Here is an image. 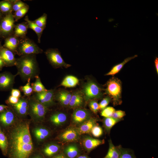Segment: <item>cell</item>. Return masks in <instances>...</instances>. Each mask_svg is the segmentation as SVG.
<instances>
[{
	"label": "cell",
	"mask_w": 158,
	"mask_h": 158,
	"mask_svg": "<svg viewBox=\"0 0 158 158\" xmlns=\"http://www.w3.org/2000/svg\"><path fill=\"white\" fill-rule=\"evenodd\" d=\"M10 158H28L33 149L29 126L27 123L17 125L10 135Z\"/></svg>",
	"instance_id": "obj_1"
},
{
	"label": "cell",
	"mask_w": 158,
	"mask_h": 158,
	"mask_svg": "<svg viewBox=\"0 0 158 158\" xmlns=\"http://www.w3.org/2000/svg\"><path fill=\"white\" fill-rule=\"evenodd\" d=\"M15 66L17 70L16 75H19L24 81L38 75L39 68L36 54H29L16 58Z\"/></svg>",
	"instance_id": "obj_2"
},
{
	"label": "cell",
	"mask_w": 158,
	"mask_h": 158,
	"mask_svg": "<svg viewBox=\"0 0 158 158\" xmlns=\"http://www.w3.org/2000/svg\"><path fill=\"white\" fill-rule=\"evenodd\" d=\"M122 91L121 82L118 78L112 77L107 82L105 93L111 98L114 106L122 103Z\"/></svg>",
	"instance_id": "obj_3"
},
{
	"label": "cell",
	"mask_w": 158,
	"mask_h": 158,
	"mask_svg": "<svg viewBox=\"0 0 158 158\" xmlns=\"http://www.w3.org/2000/svg\"><path fill=\"white\" fill-rule=\"evenodd\" d=\"M43 52L32 40L27 36L20 39L17 49L16 54L20 56L29 54H37Z\"/></svg>",
	"instance_id": "obj_4"
},
{
	"label": "cell",
	"mask_w": 158,
	"mask_h": 158,
	"mask_svg": "<svg viewBox=\"0 0 158 158\" xmlns=\"http://www.w3.org/2000/svg\"><path fill=\"white\" fill-rule=\"evenodd\" d=\"M82 91L84 98L87 101L99 99L103 95L101 88L95 82L92 80L85 84Z\"/></svg>",
	"instance_id": "obj_5"
},
{
	"label": "cell",
	"mask_w": 158,
	"mask_h": 158,
	"mask_svg": "<svg viewBox=\"0 0 158 158\" xmlns=\"http://www.w3.org/2000/svg\"><path fill=\"white\" fill-rule=\"evenodd\" d=\"M29 112L33 118L40 119L43 118L47 110V107L40 103L32 95L28 97Z\"/></svg>",
	"instance_id": "obj_6"
},
{
	"label": "cell",
	"mask_w": 158,
	"mask_h": 158,
	"mask_svg": "<svg viewBox=\"0 0 158 158\" xmlns=\"http://www.w3.org/2000/svg\"><path fill=\"white\" fill-rule=\"evenodd\" d=\"M44 53L49 63L54 68L63 67L68 68L71 66L64 61L60 52L57 49H48Z\"/></svg>",
	"instance_id": "obj_7"
},
{
	"label": "cell",
	"mask_w": 158,
	"mask_h": 158,
	"mask_svg": "<svg viewBox=\"0 0 158 158\" xmlns=\"http://www.w3.org/2000/svg\"><path fill=\"white\" fill-rule=\"evenodd\" d=\"M15 22L12 13L4 15L0 21L1 39H5L13 34Z\"/></svg>",
	"instance_id": "obj_8"
},
{
	"label": "cell",
	"mask_w": 158,
	"mask_h": 158,
	"mask_svg": "<svg viewBox=\"0 0 158 158\" xmlns=\"http://www.w3.org/2000/svg\"><path fill=\"white\" fill-rule=\"evenodd\" d=\"M17 75L16 74L13 75L7 71L0 73V91H6L11 90Z\"/></svg>",
	"instance_id": "obj_9"
},
{
	"label": "cell",
	"mask_w": 158,
	"mask_h": 158,
	"mask_svg": "<svg viewBox=\"0 0 158 158\" xmlns=\"http://www.w3.org/2000/svg\"><path fill=\"white\" fill-rule=\"evenodd\" d=\"M32 95L35 99L46 107L51 106L54 103L55 93L53 90L35 92Z\"/></svg>",
	"instance_id": "obj_10"
},
{
	"label": "cell",
	"mask_w": 158,
	"mask_h": 158,
	"mask_svg": "<svg viewBox=\"0 0 158 158\" xmlns=\"http://www.w3.org/2000/svg\"><path fill=\"white\" fill-rule=\"evenodd\" d=\"M15 55L12 51L4 47L0 42V55L5 66H15L16 58H15Z\"/></svg>",
	"instance_id": "obj_11"
},
{
	"label": "cell",
	"mask_w": 158,
	"mask_h": 158,
	"mask_svg": "<svg viewBox=\"0 0 158 158\" xmlns=\"http://www.w3.org/2000/svg\"><path fill=\"white\" fill-rule=\"evenodd\" d=\"M90 115V114L88 111L84 109L77 108L73 113L72 120L75 123H80L89 119Z\"/></svg>",
	"instance_id": "obj_12"
},
{
	"label": "cell",
	"mask_w": 158,
	"mask_h": 158,
	"mask_svg": "<svg viewBox=\"0 0 158 158\" xmlns=\"http://www.w3.org/2000/svg\"><path fill=\"white\" fill-rule=\"evenodd\" d=\"M25 96L20 97L18 102L16 104L12 105L16 112L21 115H25L28 112V97Z\"/></svg>",
	"instance_id": "obj_13"
},
{
	"label": "cell",
	"mask_w": 158,
	"mask_h": 158,
	"mask_svg": "<svg viewBox=\"0 0 158 158\" xmlns=\"http://www.w3.org/2000/svg\"><path fill=\"white\" fill-rule=\"evenodd\" d=\"M20 40V38L13 34L4 39V44L3 46L12 51L15 54H16L17 49Z\"/></svg>",
	"instance_id": "obj_14"
},
{
	"label": "cell",
	"mask_w": 158,
	"mask_h": 158,
	"mask_svg": "<svg viewBox=\"0 0 158 158\" xmlns=\"http://www.w3.org/2000/svg\"><path fill=\"white\" fill-rule=\"evenodd\" d=\"M79 134L77 130L73 128H70L65 130L60 135V139L63 141L73 142L78 140Z\"/></svg>",
	"instance_id": "obj_15"
},
{
	"label": "cell",
	"mask_w": 158,
	"mask_h": 158,
	"mask_svg": "<svg viewBox=\"0 0 158 158\" xmlns=\"http://www.w3.org/2000/svg\"><path fill=\"white\" fill-rule=\"evenodd\" d=\"M104 143V140H100L90 137L85 138L83 141L84 147L88 151L91 150Z\"/></svg>",
	"instance_id": "obj_16"
},
{
	"label": "cell",
	"mask_w": 158,
	"mask_h": 158,
	"mask_svg": "<svg viewBox=\"0 0 158 158\" xmlns=\"http://www.w3.org/2000/svg\"><path fill=\"white\" fill-rule=\"evenodd\" d=\"M96 121L95 118H90L82 123L77 130L79 134L87 133L90 132L93 127L96 125Z\"/></svg>",
	"instance_id": "obj_17"
},
{
	"label": "cell",
	"mask_w": 158,
	"mask_h": 158,
	"mask_svg": "<svg viewBox=\"0 0 158 158\" xmlns=\"http://www.w3.org/2000/svg\"><path fill=\"white\" fill-rule=\"evenodd\" d=\"M28 26L26 22H23L15 25L13 35L16 37L22 38L26 37Z\"/></svg>",
	"instance_id": "obj_18"
},
{
	"label": "cell",
	"mask_w": 158,
	"mask_h": 158,
	"mask_svg": "<svg viewBox=\"0 0 158 158\" xmlns=\"http://www.w3.org/2000/svg\"><path fill=\"white\" fill-rule=\"evenodd\" d=\"M72 94L66 90H61L55 96L60 103L64 106L68 105Z\"/></svg>",
	"instance_id": "obj_19"
},
{
	"label": "cell",
	"mask_w": 158,
	"mask_h": 158,
	"mask_svg": "<svg viewBox=\"0 0 158 158\" xmlns=\"http://www.w3.org/2000/svg\"><path fill=\"white\" fill-rule=\"evenodd\" d=\"M14 118L13 113L7 108L0 114V121L4 125L8 126L12 124Z\"/></svg>",
	"instance_id": "obj_20"
},
{
	"label": "cell",
	"mask_w": 158,
	"mask_h": 158,
	"mask_svg": "<svg viewBox=\"0 0 158 158\" xmlns=\"http://www.w3.org/2000/svg\"><path fill=\"white\" fill-rule=\"evenodd\" d=\"M82 94L80 92H76L72 94L68 106L70 107L74 108L81 106L83 103Z\"/></svg>",
	"instance_id": "obj_21"
},
{
	"label": "cell",
	"mask_w": 158,
	"mask_h": 158,
	"mask_svg": "<svg viewBox=\"0 0 158 158\" xmlns=\"http://www.w3.org/2000/svg\"><path fill=\"white\" fill-rule=\"evenodd\" d=\"M109 148L104 158H119L120 154V146H115L110 139L109 140Z\"/></svg>",
	"instance_id": "obj_22"
},
{
	"label": "cell",
	"mask_w": 158,
	"mask_h": 158,
	"mask_svg": "<svg viewBox=\"0 0 158 158\" xmlns=\"http://www.w3.org/2000/svg\"><path fill=\"white\" fill-rule=\"evenodd\" d=\"M137 56V55H135L134 56L126 58L121 63L116 64L113 66L110 71L106 74L105 75L113 76L115 75L120 71L126 63Z\"/></svg>",
	"instance_id": "obj_23"
},
{
	"label": "cell",
	"mask_w": 158,
	"mask_h": 158,
	"mask_svg": "<svg viewBox=\"0 0 158 158\" xmlns=\"http://www.w3.org/2000/svg\"><path fill=\"white\" fill-rule=\"evenodd\" d=\"M24 19L28 24V29H32L36 34L37 37L38 42L40 43L41 38L44 30L37 26L33 21L30 20L27 15L25 16Z\"/></svg>",
	"instance_id": "obj_24"
},
{
	"label": "cell",
	"mask_w": 158,
	"mask_h": 158,
	"mask_svg": "<svg viewBox=\"0 0 158 158\" xmlns=\"http://www.w3.org/2000/svg\"><path fill=\"white\" fill-rule=\"evenodd\" d=\"M79 80L76 77L72 75L66 76L63 80L60 85L68 87H75L78 83Z\"/></svg>",
	"instance_id": "obj_25"
},
{
	"label": "cell",
	"mask_w": 158,
	"mask_h": 158,
	"mask_svg": "<svg viewBox=\"0 0 158 158\" xmlns=\"http://www.w3.org/2000/svg\"><path fill=\"white\" fill-rule=\"evenodd\" d=\"M12 0L0 1V10L4 15L12 13Z\"/></svg>",
	"instance_id": "obj_26"
},
{
	"label": "cell",
	"mask_w": 158,
	"mask_h": 158,
	"mask_svg": "<svg viewBox=\"0 0 158 158\" xmlns=\"http://www.w3.org/2000/svg\"><path fill=\"white\" fill-rule=\"evenodd\" d=\"M67 119L66 115L63 113H57L52 115L50 117L51 121L56 126L61 125Z\"/></svg>",
	"instance_id": "obj_27"
},
{
	"label": "cell",
	"mask_w": 158,
	"mask_h": 158,
	"mask_svg": "<svg viewBox=\"0 0 158 158\" xmlns=\"http://www.w3.org/2000/svg\"><path fill=\"white\" fill-rule=\"evenodd\" d=\"M122 119H117L112 117L104 118L103 123L104 127L106 131L109 133L112 127L116 123L121 121Z\"/></svg>",
	"instance_id": "obj_28"
},
{
	"label": "cell",
	"mask_w": 158,
	"mask_h": 158,
	"mask_svg": "<svg viewBox=\"0 0 158 158\" xmlns=\"http://www.w3.org/2000/svg\"><path fill=\"white\" fill-rule=\"evenodd\" d=\"M35 78V81L31 84L33 92H40L47 90L42 83L39 75L36 76Z\"/></svg>",
	"instance_id": "obj_29"
},
{
	"label": "cell",
	"mask_w": 158,
	"mask_h": 158,
	"mask_svg": "<svg viewBox=\"0 0 158 158\" xmlns=\"http://www.w3.org/2000/svg\"><path fill=\"white\" fill-rule=\"evenodd\" d=\"M34 133L36 138L39 140L44 139L49 135V132L47 129L42 128H35L34 130Z\"/></svg>",
	"instance_id": "obj_30"
},
{
	"label": "cell",
	"mask_w": 158,
	"mask_h": 158,
	"mask_svg": "<svg viewBox=\"0 0 158 158\" xmlns=\"http://www.w3.org/2000/svg\"><path fill=\"white\" fill-rule=\"evenodd\" d=\"M60 146L58 145L52 144L48 145L44 149V153L47 156H51L56 153L59 150Z\"/></svg>",
	"instance_id": "obj_31"
},
{
	"label": "cell",
	"mask_w": 158,
	"mask_h": 158,
	"mask_svg": "<svg viewBox=\"0 0 158 158\" xmlns=\"http://www.w3.org/2000/svg\"><path fill=\"white\" fill-rule=\"evenodd\" d=\"M65 152L68 158H74L78 155V150L75 145H71L66 148Z\"/></svg>",
	"instance_id": "obj_32"
},
{
	"label": "cell",
	"mask_w": 158,
	"mask_h": 158,
	"mask_svg": "<svg viewBox=\"0 0 158 158\" xmlns=\"http://www.w3.org/2000/svg\"><path fill=\"white\" fill-rule=\"evenodd\" d=\"M30 80V79H28L26 85L23 86H21L19 87L20 90L23 92L24 96L28 97H30L34 92L31 85Z\"/></svg>",
	"instance_id": "obj_33"
},
{
	"label": "cell",
	"mask_w": 158,
	"mask_h": 158,
	"mask_svg": "<svg viewBox=\"0 0 158 158\" xmlns=\"http://www.w3.org/2000/svg\"><path fill=\"white\" fill-rule=\"evenodd\" d=\"M8 145V142L6 136L4 133L0 132V147L3 154L5 155H6L7 153Z\"/></svg>",
	"instance_id": "obj_34"
},
{
	"label": "cell",
	"mask_w": 158,
	"mask_h": 158,
	"mask_svg": "<svg viewBox=\"0 0 158 158\" xmlns=\"http://www.w3.org/2000/svg\"><path fill=\"white\" fill-rule=\"evenodd\" d=\"M29 8V6L27 5L23 8L15 12L13 14L15 21L17 22L23 18L28 12Z\"/></svg>",
	"instance_id": "obj_35"
},
{
	"label": "cell",
	"mask_w": 158,
	"mask_h": 158,
	"mask_svg": "<svg viewBox=\"0 0 158 158\" xmlns=\"http://www.w3.org/2000/svg\"><path fill=\"white\" fill-rule=\"evenodd\" d=\"M119 158H136L134 152L128 149L124 148L120 146V154Z\"/></svg>",
	"instance_id": "obj_36"
},
{
	"label": "cell",
	"mask_w": 158,
	"mask_h": 158,
	"mask_svg": "<svg viewBox=\"0 0 158 158\" xmlns=\"http://www.w3.org/2000/svg\"><path fill=\"white\" fill-rule=\"evenodd\" d=\"M47 18V14L44 13L41 16L33 21L39 27L44 30L46 27Z\"/></svg>",
	"instance_id": "obj_37"
},
{
	"label": "cell",
	"mask_w": 158,
	"mask_h": 158,
	"mask_svg": "<svg viewBox=\"0 0 158 158\" xmlns=\"http://www.w3.org/2000/svg\"><path fill=\"white\" fill-rule=\"evenodd\" d=\"M12 12H16L28 4L20 0H12Z\"/></svg>",
	"instance_id": "obj_38"
},
{
	"label": "cell",
	"mask_w": 158,
	"mask_h": 158,
	"mask_svg": "<svg viewBox=\"0 0 158 158\" xmlns=\"http://www.w3.org/2000/svg\"><path fill=\"white\" fill-rule=\"evenodd\" d=\"M115 111V109L112 107H107L102 110L101 115L104 118L112 117Z\"/></svg>",
	"instance_id": "obj_39"
},
{
	"label": "cell",
	"mask_w": 158,
	"mask_h": 158,
	"mask_svg": "<svg viewBox=\"0 0 158 158\" xmlns=\"http://www.w3.org/2000/svg\"><path fill=\"white\" fill-rule=\"evenodd\" d=\"M91 132L94 137L99 138L103 134V130L101 127L96 125L92 129Z\"/></svg>",
	"instance_id": "obj_40"
},
{
	"label": "cell",
	"mask_w": 158,
	"mask_h": 158,
	"mask_svg": "<svg viewBox=\"0 0 158 158\" xmlns=\"http://www.w3.org/2000/svg\"><path fill=\"white\" fill-rule=\"evenodd\" d=\"M111 100V98L109 96L104 98L99 104V109L102 110L106 107Z\"/></svg>",
	"instance_id": "obj_41"
},
{
	"label": "cell",
	"mask_w": 158,
	"mask_h": 158,
	"mask_svg": "<svg viewBox=\"0 0 158 158\" xmlns=\"http://www.w3.org/2000/svg\"><path fill=\"white\" fill-rule=\"evenodd\" d=\"M89 105L91 110L95 114H96L100 110L99 104L95 100H90Z\"/></svg>",
	"instance_id": "obj_42"
},
{
	"label": "cell",
	"mask_w": 158,
	"mask_h": 158,
	"mask_svg": "<svg viewBox=\"0 0 158 158\" xmlns=\"http://www.w3.org/2000/svg\"><path fill=\"white\" fill-rule=\"evenodd\" d=\"M126 115V114L124 111L119 110L115 111L112 117L116 118L122 119Z\"/></svg>",
	"instance_id": "obj_43"
},
{
	"label": "cell",
	"mask_w": 158,
	"mask_h": 158,
	"mask_svg": "<svg viewBox=\"0 0 158 158\" xmlns=\"http://www.w3.org/2000/svg\"><path fill=\"white\" fill-rule=\"evenodd\" d=\"M19 98H18L10 95L6 101V102L11 105H13L17 103Z\"/></svg>",
	"instance_id": "obj_44"
},
{
	"label": "cell",
	"mask_w": 158,
	"mask_h": 158,
	"mask_svg": "<svg viewBox=\"0 0 158 158\" xmlns=\"http://www.w3.org/2000/svg\"><path fill=\"white\" fill-rule=\"evenodd\" d=\"M11 95L18 98L21 97L20 90L18 89L12 88L11 90Z\"/></svg>",
	"instance_id": "obj_45"
},
{
	"label": "cell",
	"mask_w": 158,
	"mask_h": 158,
	"mask_svg": "<svg viewBox=\"0 0 158 158\" xmlns=\"http://www.w3.org/2000/svg\"><path fill=\"white\" fill-rule=\"evenodd\" d=\"M155 68L157 74H158V58L156 57L154 61Z\"/></svg>",
	"instance_id": "obj_46"
},
{
	"label": "cell",
	"mask_w": 158,
	"mask_h": 158,
	"mask_svg": "<svg viewBox=\"0 0 158 158\" xmlns=\"http://www.w3.org/2000/svg\"><path fill=\"white\" fill-rule=\"evenodd\" d=\"M5 66L4 62L0 55V71H1L3 68Z\"/></svg>",
	"instance_id": "obj_47"
},
{
	"label": "cell",
	"mask_w": 158,
	"mask_h": 158,
	"mask_svg": "<svg viewBox=\"0 0 158 158\" xmlns=\"http://www.w3.org/2000/svg\"><path fill=\"white\" fill-rule=\"evenodd\" d=\"M8 107L4 105H0V112H1L8 108Z\"/></svg>",
	"instance_id": "obj_48"
},
{
	"label": "cell",
	"mask_w": 158,
	"mask_h": 158,
	"mask_svg": "<svg viewBox=\"0 0 158 158\" xmlns=\"http://www.w3.org/2000/svg\"><path fill=\"white\" fill-rule=\"evenodd\" d=\"M52 158H66V157L63 154H59L56 155Z\"/></svg>",
	"instance_id": "obj_49"
},
{
	"label": "cell",
	"mask_w": 158,
	"mask_h": 158,
	"mask_svg": "<svg viewBox=\"0 0 158 158\" xmlns=\"http://www.w3.org/2000/svg\"><path fill=\"white\" fill-rule=\"evenodd\" d=\"M4 16V15L3 14L0 10V21L2 18Z\"/></svg>",
	"instance_id": "obj_50"
},
{
	"label": "cell",
	"mask_w": 158,
	"mask_h": 158,
	"mask_svg": "<svg viewBox=\"0 0 158 158\" xmlns=\"http://www.w3.org/2000/svg\"><path fill=\"white\" fill-rule=\"evenodd\" d=\"M33 158H42L38 156H36Z\"/></svg>",
	"instance_id": "obj_51"
},
{
	"label": "cell",
	"mask_w": 158,
	"mask_h": 158,
	"mask_svg": "<svg viewBox=\"0 0 158 158\" xmlns=\"http://www.w3.org/2000/svg\"><path fill=\"white\" fill-rule=\"evenodd\" d=\"M82 158H88L87 156H83Z\"/></svg>",
	"instance_id": "obj_52"
},
{
	"label": "cell",
	"mask_w": 158,
	"mask_h": 158,
	"mask_svg": "<svg viewBox=\"0 0 158 158\" xmlns=\"http://www.w3.org/2000/svg\"><path fill=\"white\" fill-rule=\"evenodd\" d=\"M1 26L0 25V39H1Z\"/></svg>",
	"instance_id": "obj_53"
},
{
	"label": "cell",
	"mask_w": 158,
	"mask_h": 158,
	"mask_svg": "<svg viewBox=\"0 0 158 158\" xmlns=\"http://www.w3.org/2000/svg\"><path fill=\"white\" fill-rule=\"evenodd\" d=\"M83 156H80L79 157H78L77 158H82Z\"/></svg>",
	"instance_id": "obj_54"
},
{
	"label": "cell",
	"mask_w": 158,
	"mask_h": 158,
	"mask_svg": "<svg viewBox=\"0 0 158 158\" xmlns=\"http://www.w3.org/2000/svg\"></svg>",
	"instance_id": "obj_55"
}]
</instances>
